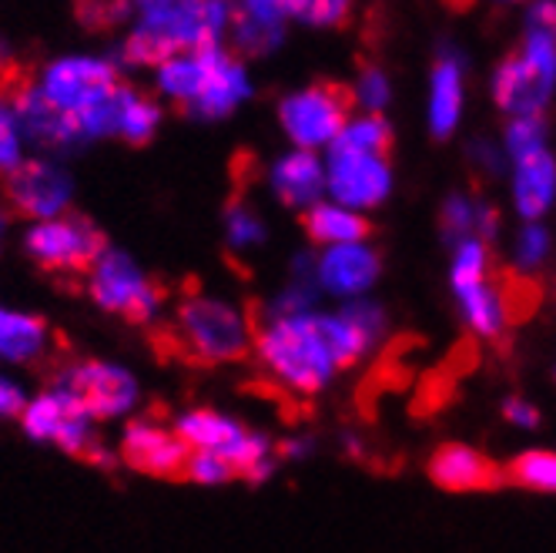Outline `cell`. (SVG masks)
Listing matches in <instances>:
<instances>
[{
    "label": "cell",
    "mask_w": 556,
    "mask_h": 553,
    "mask_svg": "<svg viewBox=\"0 0 556 553\" xmlns=\"http://www.w3.org/2000/svg\"><path fill=\"white\" fill-rule=\"evenodd\" d=\"M24 432L37 443H54L71 456H88L101 466H111V456L98 447L94 416L74 397L64 382H51L41 397H34L21 413Z\"/></svg>",
    "instance_id": "8992f818"
},
{
    "label": "cell",
    "mask_w": 556,
    "mask_h": 553,
    "mask_svg": "<svg viewBox=\"0 0 556 553\" xmlns=\"http://www.w3.org/2000/svg\"><path fill=\"white\" fill-rule=\"evenodd\" d=\"M54 339L45 319H37L30 312H17L0 305V360L4 363H17V366H30L48 360Z\"/></svg>",
    "instance_id": "d6986e66"
},
{
    "label": "cell",
    "mask_w": 556,
    "mask_h": 553,
    "mask_svg": "<svg viewBox=\"0 0 556 553\" xmlns=\"http://www.w3.org/2000/svg\"><path fill=\"white\" fill-rule=\"evenodd\" d=\"M77 14H81V21L91 27H108L128 14V4L125 0H81Z\"/></svg>",
    "instance_id": "d590c367"
},
{
    "label": "cell",
    "mask_w": 556,
    "mask_h": 553,
    "mask_svg": "<svg viewBox=\"0 0 556 553\" xmlns=\"http://www.w3.org/2000/svg\"><path fill=\"white\" fill-rule=\"evenodd\" d=\"M432 480L446 490H490L500 483V469L469 447H443L429 463Z\"/></svg>",
    "instance_id": "7402d4cb"
},
{
    "label": "cell",
    "mask_w": 556,
    "mask_h": 553,
    "mask_svg": "<svg viewBox=\"0 0 556 553\" xmlns=\"http://www.w3.org/2000/svg\"><path fill=\"white\" fill-rule=\"evenodd\" d=\"M225 239L235 252H249L265 242V225L245 202H231L225 212Z\"/></svg>",
    "instance_id": "f546056e"
},
{
    "label": "cell",
    "mask_w": 556,
    "mask_h": 553,
    "mask_svg": "<svg viewBox=\"0 0 556 553\" xmlns=\"http://www.w3.org/2000/svg\"><path fill=\"white\" fill-rule=\"evenodd\" d=\"M11 104H14V114H17V125L21 131L45 144V148H67V144H77V128L71 125V117H64L45 95L37 88V81H21L11 95Z\"/></svg>",
    "instance_id": "e0dca14e"
},
{
    "label": "cell",
    "mask_w": 556,
    "mask_h": 553,
    "mask_svg": "<svg viewBox=\"0 0 556 553\" xmlns=\"http://www.w3.org/2000/svg\"><path fill=\"white\" fill-rule=\"evenodd\" d=\"M450 4H463V0H450Z\"/></svg>",
    "instance_id": "7bdbcfd3"
},
{
    "label": "cell",
    "mask_w": 556,
    "mask_h": 553,
    "mask_svg": "<svg viewBox=\"0 0 556 553\" xmlns=\"http://www.w3.org/2000/svg\"><path fill=\"white\" fill-rule=\"evenodd\" d=\"M286 0H238L231 11L235 41L249 54H265L282 41V21H286Z\"/></svg>",
    "instance_id": "ffe728a7"
},
{
    "label": "cell",
    "mask_w": 556,
    "mask_h": 553,
    "mask_svg": "<svg viewBox=\"0 0 556 553\" xmlns=\"http://www.w3.org/2000/svg\"><path fill=\"white\" fill-rule=\"evenodd\" d=\"M231 24L228 0H151L141 21L125 41V58L131 64H157L215 48L222 30Z\"/></svg>",
    "instance_id": "6da1fadb"
},
{
    "label": "cell",
    "mask_w": 556,
    "mask_h": 553,
    "mask_svg": "<svg viewBox=\"0 0 556 553\" xmlns=\"http://www.w3.org/2000/svg\"><path fill=\"white\" fill-rule=\"evenodd\" d=\"M4 235H8V218L0 215V246H4Z\"/></svg>",
    "instance_id": "b9f144b4"
},
{
    "label": "cell",
    "mask_w": 556,
    "mask_h": 553,
    "mask_svg": "<svg viewBox=\"0 0 556 553\" xmlns=\"http://www.w3.org/2000/svg\"><path fill=\"white\" fill-rule=\"evenodd\" d=\"M8 202L30 222L61 218L71 205V178L54 162H24L8 175Z\"/></svg>",
    "instance_id": "5bb4252c"
},
{
    "label": "cell",
    "mask_w": 556,
    "mask_h": 553,
    "mask_svg": "<svg viewBox=\"0 0 556 553\" xmlns=\"http://www.w3.org/2000/svg\"><path fill=\"white\" fill-rule=\"evenodd\" d=\"M359 101L369 108V111H379L386 101H389V85H386V77L376 71V67H366L363 77H359Z\"/></svg>",
    "instance_id": "74e56055"
},
{
    "label": "cell",
    "mask_w": 556,
    "mask_h": 553,
    "mask_svg": "<svg viewBox=\"0 0 556 553\" xmlns=\"http://www.w3.org/2000/svg\"><path fill=\"white\" fill-rule=\"evenodd\" d=\"M352 101L355 98L349 88L326 81L286 98L282 108H278V117H282V128L299 144V151L332 148V141L349 125Z\"/></svg>",
    "instance_id": "8fae6325"
},
{
    "label": "cell",
    "mask_w": 556,
    "mask_h": 553,
    "mask_svg": "<svg viewBox=\"0 0 556 553\" xmlns=\"http://www.w3.org/2000/svg\"><path fill=\"white\" fill-rule=\"evenodd\" d=\"M94 419H122L138 403V379L114 363H74L58 376Z\"/></svg>",
    "instance_id": "4fadbf2b"
},
{
    "label": "cell",
    "mask_w": 556,
    "mask_h": 553,
    "mask_svg": "<svg viewBox=\"0 0 556 553\" xmlns=\"http://www.w3.org/2000/svg\"><path fill=\"white\" fill-rule=\"evenodd\" d=\"M175 432L185 440L188 450H202L228 460L238 477L265 480L271 477V443L262 432L245 429L238 419L218 413V410H188L181 413Z\"/></svg>",
    "instance_id": "52a82bcc"
},
{
    "label": "cell",
    "mask_w": 556,
    "mask_h": 553,
    "mask_svg": "<svg viewBox=\"0 0 556 553\" xmlns=\"http://www.w3.org/2000/svg\"><path fill=\"white\" fill-rule=\"evenodd\" d=\"M463 305L466 323L476 336L493 339L506 329V323L513 319V299H509V286H496L493 279H486L483 286L466 289L456 296Z\"/></svg>",
    "instance_id": "603a6c76"
},
{
    "label": "cell",
    "mask_w": 556,
    "mask_h": 553,
    "mask_svg": "<svg viewBox=\"0 0 556 553\" xmlns=\"http://www.w3.org/2000/svg\"><path fill=\"white\" fill-rule=\"evenodd\" d=\"M157 125H162V108L125 85L117 88L114 104H111V135L125 138L131 144H144L151 141Z\"/></svg>",
    "instance_id": "d4e9b609"
},
{
    "label": "cell",
    "mask_w": 556,
    "mask_h": 553,
    "mask_svg": "<svg viewBox=\"0 0 556 553\" xmlns=\"http://www.w3.org/2000/svg\"><path fill=\"white\" fill-rule=\"evenodd\" d=\"M379 255L355 242V246H336L326 249L323 259L315 262V282H319L326 292L342 296V299H355V296H366L376 279H379Z\"/></svg>",
    "instance_id": "2e32d148"
},
{
    "label": "cell",
    "mask_w": 556,
    "mask_h": 553,
    "mask_svg": "<svg viewBox=\"0 0 556 553\" xmlns=\"http://www.w3.org/2000/svg\"><path fill=\"white\" fill-rule=\"evenodd\" d=\"M255 349L271 379L299 392V397H312V392L329 386L339 369L326 336V323L315 312L268 315L255 329Z\"/></svg>",
    "instance_id": "7a4b0ae2"
},
{
    "label": "cell",
    "mask_w": 556,
    "mask_h": 553,
    "mask_svg": "<svg viewBox=\"0 0 556 553\" xmlns=\"http://www.w3.org/2000/svg\"><path fill=\"white\" fill-rule=\"evenodd\" d=\"M185 477L191 483H202V487H222L228 480H235L238 473L228 460L215 456V453H202V450H191L188 463H185Z\"/></svg>",
    "instance_id": "836d02e7"
},
{
    "label": "cell",
    "mask_w": 556,
    "mask_h": 553,
    "mask_svg": "<svg viewBox=\"0 0 556 553\" xmlns=\"http://www.w3.org/2000/svg\"><path fill=\"white\" fill-rule=\"evenodd\" d=\"M549 252V235L540 228V225H527L520 242H516V259H520L523 265H540Z\"/></svg>",
    "instance_id": "8d00e7d4"
},
{
    "label": "cell",
    "mask_w": 556,
    "mask_h": 553,
    "mask_svg": "<svg viewBox=\"0 0 556 553\" xmlns=\"http://www.w3.org/2000/svg\"><path fill=\"white\" fill-rule=\"evenodd\" d=\"M556 199V162L546 148L516 158V175H513V202L523 218H540Z\"/></svg>",
    "instance_id": "44dd1931"
},
{
    "label": "cell",
    "mask_w": 556,
    "mask_h": 553,
    "mask_svg": "<svg viewBox=\"0 0 556 553\" xmlns=\"http://www.w3.org/2000/svg\"><path fill=\"white\" fill-rule=\"evenodd\" d=\"M506 148L513 158H527L543 148V125L540 117H516L506 131Z\"/></svg>",
    "instance_id": "e575fe53"
},
{
    "label": "cell",
    "mask_w": 556,
    "mask_h": 553,
    "mask_svg": "<svg viewBox=\"0 0 556 553\" xmlns=\"http://www.w3.org/2000/svg\"><path fill=\"white\" fill-rule=\"evenodd\" d=\"M332 144L355 148V151H372V154H386L389 144H392V135H389V125L382 122V117L372 114V117H359V122H349Z\"/></svg>",
    "instance_id": "4dcf8cb0"
},
{
    "label": "cell",
    "mask_w": 556,
    "mask_h": 553,
    "mask_svg": "<svg viewBox=\"0 0 556 553\" xmlns=\"http://www.w3.org/2000/svg\"><path fill=\"white\" fill-rule=\"evenodd\" d=\"M41 95L77 128V138L111 135V104L117 95V71L104 58H61L45 67Z\"/></svg>",
    "instance_id": "277c9868"
},
{
    "label": "cell",
    "mask_w": 556,
    "mask_h": 553,
    "mask_svg": "<svg viewBox=\"0 0 556 553\" xmlns=\"http://www.w3.org/2000/svg\"><path fill=\"white\" fill-rule=\"evenodd\" d=\"M352 11V0H286V14L315 27L342 24Z\"/></svg>",
    "instance_id": "d6a6232c"
},
{
    "label": "cell",
    "mask_w": 556,
    "mask_h": 553,
    "mask_svg": "<svg viewBox=\"0 0 556 553\" xmlns=\"http://www.w3.org/2000/svg\"><path fill=\"white\" fill-rule=\"evenodd\" d=\"M24 165V131L8 95H0V172L11 175Z\"/></svg>",
    "instance_id": "1f68e13d"
},
{
    "label": "cell",
    "mask_w": 556,
    "mask_h": 553,
    "mask_svg": "<svg viewBox=\"0 0 556 553\" xmlns=\"http://www.w3.org/2000/svg\"><path fill=\"white\" fill-rule=\"evenodd\" d=\"M24 406H27V400H24V389H21L14 379L0 376V419H8V416H21V413H24Z\"/></svg>",
    "instance_id": "f35d334b"
},
{
    "label": "cell",
    "mask_w": 556,
    "mask_h": 553,
    "mask_svg": "<svg viewBox=\"0 0 556 553\" xmlns=\"http://www.w3.org/2000/svg\"><path fill=\"white\" fill-rule=\"evenodd\" d=\"M24 249L51 275H88L108 246L94 222L81 215H61L34 222L24 235Z\"/></svg>",
    "instance_id": "30bf717a"
},
{
    "label": "cell",
    "mask_w": 556,
    "mask_h": 553,
    "mask_svg": "<svg viewBox=\"0 0 556 553\" xmlns=\"http://www.w3.org/2000/svg\"><path fill=\"white\" fill-rule=\"evenodd\" d=\"M503 416L513 423V426H536V419H540V413L527 403V400H506L503 403Z\"/></svg>",
    "instance_id": "60d3db41"
},
{
    "label": "cell",
    "mask_w": 556,
    "mask_h": 553,
    "mask_svg": "<svg viewBox=\"0 0 556 553\" xmlns=\"http://www.w3.org/2000/svg\"><path fill=\"white\" fill-rule=\"evenodd\" d=\"M530 30H540L556 41V0H536L530 8Z\"/></svg>",
    "instance_id": "ab89813d"
},
{
    "label": "cell",
    "mask_w": 556,
    "mask_h": 553,
    "mask_svg": "<svg viewBox=\"0 0 556 553\" xmlns=\"http://www.w3.org/2000/svg\"><path fill=\"white\" fill-rule=\"evenodd\" d=\"M556 85V41L540 30H527L520 54H509L496 71V104L516 117H540Z\"/></svg>",
    "instance_id": "9c48e42d"
},
{
    "label": "cell",
    "mask_w": 556,
    "mask_h": 553,
    "mask_svg": "<svg viewBox=\"0 0 556 553\" xmlns=\"http://www.w3.org/2000/svg\"><path fill=\"white\" fill-rule=\"evenodd\" d=\"M122 456L128 466L151 473V477H185V463L191 450L185 447L178 432L148 419H135L125 426Z\"/></svg>",
    "instance_id": "9a60e30c"
},
{
    "label": "cell",
    "mask_w": 556,
    "mask_h": 553,
    "mask_svg": "<svg viewBox=\"0 0 556 553\" xmlns=\"http://www.w3.org/2000/svg\"><path fill=\"white\" fill-rule=\"evenodd\" d=\"M392 188V172L386 154L372 151H355L332 144L329 162H326V191L332 194V202L342 209H376Z\"/></svg>",
    "instance_id": "7c38bea8"
},
{
    "label": "cell",
    "mask_w": 556,
    "mask_h": 553,
    "mask_svg": "<svg viewBox=\"0 0 556 553\" xmlns=\"http://www.w3.org/2000/svg\"><path fill=\"white\" fill-rule=\"evenodd\" d=\"M175 339L198 363H235L252 349L255 329L235 302L194 292L178 305Z\"/></svg>",
    "instance_id": "5b68a950"
},
{
    "label": "cell",
    "mask_w": 556,
    "mask_h": 553,
    "mask_svg": "<svg viewBox=\"0 0 556 553\" xmlns=\"http://www.w3.org/2000/svg\"><path fill=\"white\" fill-rule=\"evenodd\" d=\"M305 231L315 246L336 249V246L363 242L369 235V222L359 212L342 209L336 202H319V205L305 209Z\"/></svg>",
    "instance_id": "cb8c5ba5"
},
{
    "label": "cell",
    "mask_w": 556,
    "mask_h": 553,
    "mask_svg": "<svg viewBox=\"0 0 556 553\" xmlns=\"http://www.w3.org/2000/svg\"><path fill=\"white\" fill-rule=\"evenodd\" d=\"M268 181L271 191L278 194V202H286L292 209H312L319 205L326 191V165L315 158V151H292L286 158H278Z\"/></svg>",
    "instance_id": "ac0fdd59"
},
{
    "label": "cell",
    "mask_w": 556,
    "mask_h": 553,
    "mask_svg": "<svg viewBox=\"0 0 556 553\" xmlns=\"http://www.w3.org/2000/svg\"><path fill=\"white\" fill-rule=\"evenodd\" d=\"M443 228H446L450 239H459V242L476 239L472 231L493 235L496 231V212L463 199V194H453V199L446 202V209H443Z\"/></svg>",
    "instance_id": "4316f807"
},
{
    "label": "cell",
    "mask_w": 556,
    "mask_h": 553,
    "mask_svg": "<svg viewBox=\"0 0 556 553\" xmlns=\"http://www.w3.org/2000/svg\"><path fill=\"white\" fill-rule=\"evenodd\" d=\"M157 88L198 117H225L249 98V77L242 64L215 45L165 61L157 67Z\"/></svg>",
    "instance_id": "3957f363"
},
{
    "label": "cell",
    "mask_w": 556,
    "mask_h": 553,
    "mask_svg": "<svg viewBox=\"0 0 556 553\" xmlns=\"http://www.w3.org/2000/svg\"><path fill=\"white\" fill-rule=\"evenodd\" d=\"M490 279V252L480 239H463L456 246V255H453V268H450V282H453V292H466V289H476Z\"/></svg>",
    "instance_id": "83f0119b"
},
{
    "label": "cell",
    "mask_w": 556,
    "mask_h": 553,
    "mask_svg": "<svg viewBox=\"0 0 556 553\" xmlns=\"http://www.w3.org/2000/svg\"><path fill=\"white\" fill-rule=\"evenodd\" d=\"M88 296L98 309L122 315L128 323H151L162 312L165 292L157 289L144 268L117 249H104L101 259L88 272Z\"/></svg>",
    "instance_id": "ba28073f"
},
{
    "label": "cell",
    "mask_w": 556,
    "mask_h": 553,
    "mask_svg": "<svg viewBox=\"0 0 556 553\" xmlns=\"http://www.w3.org/2000/svg\"><path fill=\"white\" fill-rule=\"evenodd\" d=\"M516 487H527L536 493H556V453L553 450H530L516 456L506 469Z\"/></svg>",
    "instance_id": "f1b7e54d"
},
{
    "label": "cell",
    "mask_w": 556,
    "mask_h": 553,
    "mask_svg": "<svg viewBox=\"0 0 556 553\" xmlns=\"http://www.w3.org/2000/svg\"><path fill=\"white\" fill-rule=\"evenodd\" d=\"M459 108H463V74L456 58H443L432 71V98H429V125L432 131L446 138L456 122H459Z\"/></svg>",
    "instance_id": "484cf974"
},
{
    "label": "cell",
    "mask_w": 556,
    "mask_h": 553,
    "mask_svg": "<svg viewBox=\"0 0 556 553\" xmlns=\"http://www.w3.org/2000/svg\"><path fill=\"white\" fill-rule=\"evenodd\" d=\"M144 4H151V0H144Z\"/></svg>",
    "instance_id": "ee69618b"
}]
</instances>
